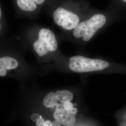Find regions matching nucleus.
<instances>
[{
	"label": "nucleus",
	"instance_id": "1",
	"mask_svg": "<svg viewBox=\"0 0 126 126\" xmlns=\"http://www.w3.org/2000/svg\"><path fill=\"white\" fill-rule=\"evenodd\" d=\"M16 44L22 50L30 45L35 53L42 58L50 53L56 51L58 48V42L53 32L48 28H42L38 31L37 37L32 42L19 40Z\"/></svg>",
	"mask_w": 126,
	"mask_h": 126
},
{
	"label": "nucleus",
	"instance_id": "2",
	"mask_svg": "<svg viewBox=\"0 0 126 126\" xmlns=\"http://www.w3.org/2000/svg\"><path fill=\"white\" fill-rule=\"evenodd\" d=\"M23 51L15 44L4 43L0 45V77L20 69L24 63Z\"/></svg>",
	"mask_w": 126,
	"mask_h": 126
},
{
	"label": "nucleus",
	"instance_id": "3",
	"mask_svg": "<svg viewBox=\"0 0 126 126\" xmlns=\"http://www.w3.org/2000/svg\"><path fill=\"white\" fill-rule=\"evenodd\" d=\"M107 19L102 14H97L89 19L79 23L74 29L73 35L77 38L83 37L84 41H88L94 35L96 32L105 24Z\"/></svg>",
	"mask_w": 126,
	"mask_h": 126
},
{
	"label": "nucleus",
	"instance_id": "4",
	"mask_svg": "<svg viewBox=\"0 0 126 126\" xmlns=\"http://www.w3.org/2000/svg\"><path fill=\"white\" fill-rule=\"evenodd\" d=\"M109 63L99 59H93L80 56L71 58L69 68L74 72H88L103 70L108 67Z\"/></svg>",
	"mask_w": 126,
	"mask_h": 126
},
{
	"label": "nucleus",
	"instance_id": "5",
	"mask_svg": "<svg viewBox=\"0 0 126 126\" xmlns=\"http://www.w3.org/2000/svg\"><path fill=\"white\" fill-rule=\"evenodd\" d=\"M53 17L55 24L65 30H74L79 23L77 15L61 7L55 10Z\"/></svg>",
	"mask_w": 126,
	"mask_h": 126
},
{
	"label": "nucleus",
	"instance_id": "6",
	"mask_svg": "<svg viewBox=\"0 0 126 126\" xmlns=\"http://www.w3.org/2000/svg\"><path fill=\"white\" fill-rule=\"evenodd\" d=\"M55 120L57 121L64 126H72L76 122L74 114L64 108H57L54 113Z\"/></svg>",
	"mask_w": 126,
	"mask_h": 126
},
{
	"label": "nucleus",
	"instance_id": "7",
	"mask_svg": "<svg viewBox=\"0 0 126 126\" xmlns=\"http://www.w3.org/2000/svg\"><path fill=\"white\" fill-rule=\"evenodd\" d=\"M18 8L25 13H31L37 9V5L33 0H16Z\"/></svg>",
	"mask_w": 126,
	"mask_h": 126
},
{
	"label": "nucleus",
	"instance_id": "8",
	"mask_svg": "<svg viewBox=\"0 0 126 126\" xmlns=\"http://www.w3.org/2000/svg\"><path fill=\"white\" fill-rule=\"evenodd\" d=\"M44 104L47 108H53L58 104V99L56 94L50 92L46 95L44 99Z\"/></svg>",
	"mask_w": 126,
	"mask_h": 126
},
{
	"label": "nucleus",
	"instance_id": "9",
	"mask_svg": "<svg viewBox=\"0 0 126 126\" xmlns=\"http://www.w3.org/2000/svg\"><path fill=\"white\" fill-rule=\"evenodd\" d=\"M55 94L58 100L62 103L70 101L73 99L72 93L68 90L58 91Z\"/></svg>",
	"mask_w": 126,
	"mask_h": 126
},
{
	"label": "nucleus",
	"instance_id": "10",
	"mask_svg": "<svg viewBox=\"0 0 126 126\" xmlns=\"http://www.w3.org/2000/svg\"><path fill=\"white\" fill-rule=\"evenodd\" d=\"M7 30L6 20H4L1 9L0 7V38L3 37Z\"/></svg>",
	"mask_w": 126,
	"mask_h": 126
},
{
	"label": "nucleus",
	"instance_id": "11",
	"mask_svg": "<svg viewBox=\"0 0 126 126\" xmlns=\"http://www.w3.org/2000/svg\"><path fill=\"white\" fill-rule=\"evenodd\" d=\"M63 107L65 109L70 111L73 108V104L70 101H67L63 103Z\"/></svg>",
	"mask_w": 126,
	"mask_h": 126
},
{
	"label": "nucleus",
	"instance_id": "12",
	"mask_svg": "<svg viewBox=\"0 0 126 126\" xmlns=\"http://www.w3.org/2000/svg\"><path fill=\"white\" fill-rule=\"evenodd\" d=\"M45 122L44 119L42 117L40 116L39 118L37 120L36 122V125L37 126H43Z\"/></svg>",
	"mask_w": 126,
	"mask_h": 126
},
{
	"label": "nucleus",
	"instance_id": "13",
	"mask_svg": "<svg viewBox=\"0 0 126 126\" xmlns=\"http://www.w3.org/2000/svg\"><path fill=\"white\" fill-rule=\"evenodd\" d=\"M40 116H39V114L37 113H34L33 114H32L31 118H32V121H33L34 122H36L37 120L39 118Z\"/></svg>",
	"mask_w": 126,
	"mask_h": 126
},
{
	"label": "nucleus",
	"instance_id": "14",
	"mask_svg": "<svg viewBox=\"0 0 126 126\" xmlns=\"http://www.w3.org/2000/svg\"><path fill=\"white\" fill-rule=\"evenodd\" d=\"M33 0L34 1V2L37 5H41L43 4L45 2V0Z\"/></svg>",
	"mask_w": 126,
	"mask_h": 126
},
{
	"label": "nucleus",
	"instance_id": "15",
	"mask_svg": "<svg viewBox=\"0 0 126 126\" xmlns=\"http://www.w3.org/2000/svg\"><path fill=\"white\" fill-rule=\"evenodd\" d=\"M52 122L49 120H46L45 121L43 126H51Z\"/></svg>",
	"mask_w": 126,
	"mask_h": 126
},
{
	"label": "nucleus",
	"instance_id": "16",
	"mask_svg": "<svg viewBox=\"0 0 126 126\" xmlns=\"http://www.w3.org/2000/svg\"><path fill=\"white\" fill-rule=\"evenodd\" d=\"M61 123L55 120L52 122L51 126H61Z\"/></svg>",
	"mask_w": 126,
	"mask_h": 126
},
{
	"label": "nucleus",
	"instance_id": "17",
	"mask_svg": "<svg viewBox=\"0 0 126 126\" xmlns=\"http://www.w3.org/2000/svg\"><path fill=\"white\" fill-rule=\"evenodd\" d=\"M70 112L73 114H75L78 112V110L75 108H72V109L70 110Z\"/></svg>",
	"mask_w": 126,
	"mask_h": 126
},
{
	"label": "nucleus",
	"instance_id": "18",
	"mask_svg": "<svg viewBox=\"0 0 126 126\" xmlns=\"http://www.w3.org/2000/svg\"><path fill=\"white\" fill-rule=\"evenodd\" d=\"M124 2H126V0H123Z\"/></svg>",
	"mask_w": 126,
	"mask_h": 126
}]
</instances>
